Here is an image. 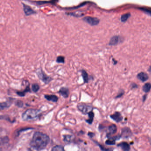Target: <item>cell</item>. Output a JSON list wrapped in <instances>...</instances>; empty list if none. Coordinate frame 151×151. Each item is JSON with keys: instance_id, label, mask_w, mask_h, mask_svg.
I'll return each instance as SVG.
<instances>
[{"instance_id": "d4e9b609", "label": "cell", "mask_w": 151, "mask_h": 151, "mask_svg": "<svg viewBox=\"0 0 151 151\" xmlns=\"http://www.w3.org/2000/svg\"><path fill=\"white\" fill-rule=\"evenodd\" d=\"M52 151H65L63 147L60 145H57L54 147Z\"/></svg>"}, {"instance_id": "8fae6325", "label": "cell", "mask_w": 151, "mask_h": 151, "mask_svg": "<svg viewBox=\"0 0 151 151\" xmlns=\"http://www.w3.org/2000/svg\"><path fill=\"white\" fill-rule=\"evenodd\" d=\"M65 14L67 15L76 17H82V16L84 15V13L82 11H77L73 12H66Z\"/></svg>"}, {"instance_id": "ba28073f", "label": "cell", "mask_w": 151, "mask_h": 151, "mask_svg": "<svg viewBox=\"0 0 151 151\" xmlns=\"http://www.w3.org/2000/svg\"><path fill=\"white\" fill-rule=\"evenodd\" d=\"M58 93L65 98H67L69 95V91L68 88L65 87H62L60 88Z\"/></svg>"}, {"instance_id": "4fadbf2b", "label": "cell", "mask_w": 151, "mask_h": 151, "mask_svg": "<svg viewBox=\"0 0 151 151\" xmlns=\"http://www.w3.org/2000/svg\"><path fill=\"white\" fill-rule=\"evenodd\" d=\"M44 97L48 101H51L54 102H56L58 101V97L55 95H45Z\"/></svg>"}, {"instance_id": "836d02e7", "label": "cell", "mask_w": 151, "mask_h": 151, "mask_svg": "<svg viewBox=\"0 0 151 151\" xmlns=\"http://www.w3.org/2000/svg\"><path fill=\"white\" fill-rule=\"evenodd\" d=\"M2 118H3V117H2V116H0V119H2Z\"/></svg>"}, {"instance_id": "8992f818", "label": "cell", "mask_w": 151, "mask_h": 151, "mask_svg": "<svg viewBox=\"0 0 151 151\" xmlns=\"http://www.w3.org/2000/svg\"><path fill=\"white\" fill-rule=\"evenodd\" d=\"M22 4L23 6L24 11L25 15L29 16L31 15L36 13V12L33 10L29 5L24 4V3H22Z\"/></svg>"}, {"instance_id": "d6a6232c", "label": "cell", "mask_w": 151, "mask_h": 151, "mask_svg": "<svg viewBox=\"0 0 151 151\" xmlns=\"http://www.w3.org/2000/svg\"><path fill=\"white\" fill-rule=\"evenodd\" d=\"M148 71H149V72H151V67H150V68H149V69H148Z\"/></svg>"}, {"instance_id": "2e32d148", "label": "cell", "mask_w": 151, "mask_h": 151, "mask_svg": "<svg viewBox=\"0 0 151 151\" xmlns=\"http://www.w3.org/2000/svg\"><path fill=\"white\" fill-rule=\"evenodd\" d=\"M108 130H109V133L108 136H110L112 134L116 133L117 131V127L116 125H112L108 127Z\"/></svg>"}, {"instance_id": "277c9868", "label": "cell", "mask_w": 151, "mask_h": 151, "mask_svg": "<svg viewBox=\"0 0 151 151\" xmlns=\"http://www.w3.org/2000/svg\"><path fill=\"white\" fill-rule=\"evenodd\" d=\"M77 108L80 111L84 114H89L90 112H92L93 110L92 106L84 103H79L77 106Z\"/></svg>"}, {"instance_id": "484cf974", "label": "cell", "mask_w": 151, "mask_h": 151, "mask_svg": "<svg viewBox=\"0 0 151 151\" xmlns=\"http://www.w3.org/2000/svg\"><path fill=\"white\" fill-rule=\"evenodd\" d=\"M53 1H36V4L38 5H42L46 4L48 3H51Z\"/></svg>"}, {"instance_id": "7a4b0ae2", "label": "cell", "mask_w": 151, "mask_h": 151, "mask_svg": "<svg viewBox=\"0 0 151 151\" xmlns=\"http://www.w3.org/2000/svg\"><path fill=\"white\" fill-rule=\"evenodd\" d=\"M40 114L41 111L39 110L29 109L23 114L22 118L25 121H35L38 119Z\"/></svg>"}, {"instance_id": "4dcf8cb0", "label": "cell", "mask_w": 151, "mask_h": 151, "mask_svg": "<svg viewBox=\"0 0 151 151\" xmlns=\"http://www.w3.org/2000/svg\"><path fill=\"white\" fill-rule=\"evenodd\" d=\"M112 60H113V61L114 62V64L115 65L116 64H117V61H115V60H114V58H113V59H112Z\"/></svg>"}, {"instance_id": "7c38bea8", "label": "cell", "mask_w": 151, "mask_h": 151, "mask_svg": "<svg viewBox=\"0 0 151 151\" xmlns=\"http://www.w3.org/2000/svg\"><path fill=\"white\" fill-rule=\"evenodd\" d=\"M81 75L84 80V83H88L91 79L90 76H88V74L86 71L84 70H81Z\"/></svg>"}, {"instance_id": "5b68a950", "label": "cell", "mask_w": 151, "mask_h": 151, "mask_svg": "<svg viewBox=\"0 0 151 151\" xmlns=\"http://www.w3.org/2000/svg\"><path fill=\"white\" fill-rule=\"evenodd\" d=\"M83 21L87 23L91 26H94L99 24L100 20L97 17H92V16H87L82 19Z\"/></svg>"}, {"instance_id": "f1b7e54d", "label": "cell", "mask_w": 151, "mask_h": 151, "mask_svg": "<svg viewBox=\"0 0 151 151\" xmlns=\"http://www.w3.org/2000/svg\"><path fill=\"white\" fill-rule=\"evenodd\" d=\"M132 87L133 88H137V85L135 83H133V84L131 85Z\"/></svg>"}, {"instance_id": "cb8c5ba5", "label": "cell", "mask_w": 151, "mask_h": 151, "mask_svg": "<svg viewBox=\"0 0 151 151\" xmlns=\"http://www.w3.org/2000/svg\"><path fill=\"white\" fill-rule=\"evenodd\" d=\"M88 115H89V119L86 121H87L88 123L91 124L92 123V121H93V118H94V113L92 111V112H90V113L88 114Z\"/></svg>"}, {"instance_id": "9c48e42d", "label": "cell", "mask_w": 151, "mask_h": 151, "mask_svg": "<svg viewBox=\"0 0 151 151\" xmlns=\"http://www.w3.org/2000/svg\"><path fill=\"white\" fill-rule=\"evenodd\" d=\"M133 135L132 131L129 128H125L122 129V136L124 138H128Z\"/></svg>"}, {"instance_id": "52a82bcc", "label": "cell", "mask_w": 151, "mask_h": 151, "mask_svg": "<svg viewBox=\"0 0 151 151\" xmlns=\"http://www.w3.org/2000/svg\"><path fill=\"white\" fill-rule=\"evenodd\" d=\"M121 38L119 35H114L109 41V45L110 46H115L121 42Z\"/></svg>"}, {"instance_id": "5bb4252c", "label": "cell", "mask_w": 151, "mask_h": 151, "mask_svg": "<svg viewBox=\"0 0 151 151\" xmlns=\"http://www.w3.org/2000/svg\"><path fill=\"white\" fill-rule=\"evenodd\" d=\"M137 77L142 82H145L148 79V76L147 74L143 72L138 74Z\"/></svg>"}, {"instance_id": "e575fe53", "label": "cell", "mask_w": 151, "mask_h": 151, "mask_svg": "<svg viewBox=\"0 0 151 151\" xmlns=\"http://www.w3.org/2000/svg\"><path fill=\"white\" fill-rule=\"evenodd\" d=\"M0 151H1V149H0Z\"/></svg>"}, {"instance_id": "7402d4cb", "label": "cell", "mask_w": 151, "mask_h": 151, "mask_svg": "<svg viewBox=\"0 0 151 151\" xmlns=\"http://www.w3.org/2000/svg\"><path fill=\"white\" fill-rule=\"evenodd\" d=\"M130 16V14L129 13L123 14L121 17V20L122 22H125L128 19V18H129Z\"/></svg>"}, {"instance_id": "83f0119b", "label": "cell", "mask_w": 151, "mask_h": 151, "mask_svg": "<svg viewBox=\"0 0 151 151\" xmlns=\"http://www.w3.org/2000/svg\"><path fill=\"white\" fill-rule=\"evenodd\" d=\"M124 93V91H121L120 92V93L118 95H117V96L115 97V98H119L120 97H121L123 95Z\"/></svg>"}, {"instance_id": "30bf717a", "label": "cell", "mask_w": 151, "mask_h": 151, "mask_svg": "<svg viewBox=\"0 0 151 151\" xmlns=\"http://www.w3.org/2000/svg\"><path fill=\"white\" fill-rule=\"evenodd\" d=\"M110 118L117 122L121 121L122 120V118H123L121 114L118 112H115L114 114L110 115Z\"/></svg>"}, {"instance_id": "6da1fadb", "label": "cell", "mask_w": 151, "mask_h": 151, "mask_svg": "<svg viewBox=\"0 0 151 151\" xmlns=\"http://www.w3.org/2000/svg\"><path fill=\"white\" fill-rule=\"evenodd\" d=\"M50 139L46 134L40 132H35L30 143L32 148L41 150L46 148L50 142Z\"/></svg>"}, {"instance_id": "ac0fdd59", "label": "cell", "mask_w": 151, "mask_h": 151, "mask_svg": "<svg viewBox=\"0 0 151 151\" xmlns=\"http://www.w3.org/2000/svg\"><path fill=\"white\" fill-rule=\"evenodd\" d=\"M30 91V87H29V85H28L27 87H26V88H25V90L24 91H18L17 92V94L18 95H19L20 96H21V97H24V96L27 92H28Z\"/></svg>"}, {"instance_id": "3957f363", "label": "cell", "mask_w": 151, "mask_h": 151, "mask_svg": "<svg viewBox=\"0 0 151 151\" xmlns=\"http://www.w3.org/2000/svg\"><path fill=\"white\" fill-rule=\"evenodd\" d=\"M36 74L39 78L46 84L49 83L52 80V78L47 76L41 68L37 69Z\"/></svg>"}, {"instance_id": "4316f807", "label": "cell", "mask_w": 151, "mask_h": 151, "mask_svg": "<svg viewBox=\"0 0 151 151\" xmlns=\"http://www.w3.org/2000/svg\"><path fill=\"white\" fill-rule=\"evenodd\" d=\"M87 3V2H84V3H81V4L80 5H78V6H76V7H75V8H71L68 9H76L79 8H80V7H82V6H84V5H86Z\"/></svg>"}, {"instance_id": "ffe728a7", "label": "cell", "mask_w": 151, "mask_h": 151, "mask_svg": "<svg viewBox=\"0 0 151 151\" xmlns=\"http://www.w3.org/2000/svg\"><path fill=\"white\" fill-rule=\"evenodd\" d=\"M31 89L35 93H36L39 91L40 89V87L39 85L37 83H34L31 86Z\"/></svg>"}, {"instance_id": "9a60e30c", "label": "cell", "mask_w": 151, "mask_h": 151, "mask_svg": "<svg viewBox=\"0 0 151 151\" xmlns=\"http://www.w3.org/2000/svg\"><path fill=\"white\" fill-rule=\"evenodd\" d=\"M118 146L121 147L124 151H129L130 149V145L127 142H122L118 144Z\"/></svg>"}, {"instance_id": "e0dca14e", "label": "cell", "mask_w": 151, "mask_h": 151, "mask_svg": "<svg viewBox=\"0 0 151 151\" xmlns=\"http://www.w3.org/2000/svg\"><path fill=\"white\" fill-rule=\"evenodd\" d=\"M119 137H120V136H119ZM119 137L116 136L115 137H113V138H110V139L107 140L106 142V144L107 145H114V144H115L116 140L117 139H118L119 138L118 137Z\"/></svg>"}, {"instance_id": "f546056e", "label": "cell", "mask_w": 151, "mask_h": 151, "mask_svg": "<svg viewBox=\"0 0 151 151\" xmlns=\"http://www.w3.org/2000/svg\"><path fill=\"white\" fill-rule=\"evenodd\" d=\"M88 135L90 136V137H93L94 134L93 133H88Z\"/></svg>"}, {"instance_id": "603a6c76", "label": "cell", "mask_w": 151, "mask_h": 151, "mask_svg": "<svg viewBox=\"0 0 151 151\" xmlns=\"http://www.w3.org/2000/svg\"><path fill=\"white\" fill-rule=\"evenodd\" d=\"M65 58L63 56H59L56 58V62L58 64H64L65 62Z\"/></svg>"}, {"instance_id": "d6986e66", "label": "cell", "mask_w": 151, "mask_h": 151, "mask_svg": "<svg viewBox=\"0 0 151 151\" xmlns=\"http://www.w3.org/2000/svg\"><path fill=\"white\" fill-rule=\"evenodd\" d=\"M151 89V84L150 83H147L144 85L143 90L145 93H148Z\"/></svg>"}, {"instance_id": "44dd1931", "label": "cell", "mask_w": 151, "mask_h": 151, "mask_svg": "<svg viewBox=\"0 0 151 151\" xmlns=\"http://www.w3.org/2000/svg\"><path fill=\"white\" fill-rule=\"evenodd\" d=\"M9 105L7 102L0 103V110H4L9 107Z\"/></svg>"}, {"instance_id": "1f68e13d", "label": "cell", "mask_w": 151, "mask_h": 151, "mask_svg": "<svg viewBox=\"0 0 151 151\" xmlns=\"http://www.w3.org/2000/svg\"><path fill=\"white\" fill-rule=\"evenodd\" d=\"M146 95H144V98H143V102H144L145 100V99H146Z\"/></svg>"}]
</instances>
